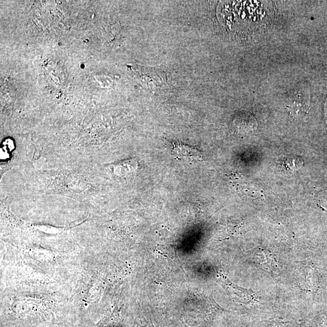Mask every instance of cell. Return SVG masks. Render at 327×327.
<instances>
[{
  "instance_id": "obj_1",
  "label": "cell",
  "mask_w": 327,
  "mask_h": 327,
  "mask_svg": "<svg viewBox=\"0 0 327 327\" xmlns=\"http://www.w3.org/2000/svg\"><path fill=\"white\" fill-rule=\"evenodd\" d=\"M310 104L309 89L300 88L290 97L288 106L291 115L294 117H300L307 112Z\"/></svg>"
},
{
  "instance_id": "obj_2",
  "label": "cell",
  "mask_w": 327,
  "mask_h": 327,
  "mask_svg": "<svg viewBox=\"0 0 327 327\" xmlns=\"http://www.w3.org/2000/svg\"><path fill=\"white\" fill-rule=\"evenodd\" d=\"M171 145L172 155L179 162L193 164L201 162L203 159L202 152L196 147L189 146L178 141H173Z\"/></svg>"
},
{
  "instance_id": "obj_3",
  "label": "cell",
  "mask_w": 327,
  "mask_h": 327,
  "mask_svg": "<svg viewBox=\"0 0 327 327\" xmlns=\"http://www.w3.org/2000/svg\"><path fill=\"white\" fill-rule=\"evenodd\" d=\"M324 120L326 125L327 126V97L324 104Z\"/></svg>"
}]
</instances>
